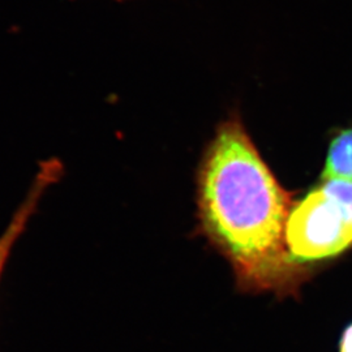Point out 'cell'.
<instances>
[{"instance_id": "6da1fadb", "label": "cell", "mask_w": 352, "mask_h": 352, "mask_svg": "<svg viewBox=\"0 0 352 352\" xmlns=\"http://www.w3.org/2000/svg\"><path fill=\"white\" fill-rule=\"evenodd\" d=\"M202 226L245 289L289 294L307 270L289 257V195L279 186L239 122L219 128L200 174Z\"/></svg>"}, {"instance_id": "3957f363", "label": "cell", "mask_w": 352, "mask_h": 352, "mask_svg": "<svg viewBox=\"0 0 352 352\" xmlns=\"http://www.w3.org/2000/svg\"><path fill=\"white\" fill-rule=\"evenodd\" d=\"M58 170H59V164L56 162H47L39 168L37 176L34 177V182L26 195L25 200L19 206L17 212L13 215L12 221L10 222L7 230L0 236V276L8 261L13 245L24 232L32 215L37 210L38 204L42 199V195L56 179Z\"/></svg>"}, {"instance_id": "7a4b0ae2", "label": "cell", "mask_w": 352, "mask_h": 352, "mask_svg": "<svg viewBox=\"0 0 352 352\" xmlns=\"http://www.w3.org/2000/svg\"><path fill=\"white\" fill-rule=\"evenodd\" d=\"M286 244L294 263L330 260L352 245V183L325 180L291 208Z\"/></svg>"}, {"instance_id": "5b68a950", "label": "cell", "mask_w": 352, "mask_h": 352, "mask_svg": "<svg viewBox=\"0 0 352 352\" xmlns=\"http://www.w3.org/2000/svg\"><path fill=\"white\" fill-rule=\"evenodd\" d=\"M340 352H352V324L343 331L340 338Z\"/></svg>"}, {"instance_id": "277c9868", "label": "cell", "mask_w": 352, "mask_h": 352, "mask_svg": "<svg viewBox=\"0 0 352 352\" xmlns=\"http://www.w3.org/2000/svg\"><path fill=\"white\" fill-rule=\"evenodd\" d=\"M322 179L352 183V128L340 132L331 141Z\"/></svg>"}]
</instances>
